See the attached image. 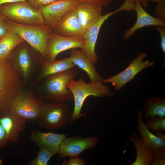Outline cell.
I'll use <instances>...</instances> for the list:
<instances>
[{
  "instance_id": "6da1fadb",
  "label": "cell",
  "mask_w": 165,
  "mask_h": 165,
  "mask_svg": "<svg viewBox=\"0 0 165 165\" xmlns=\"http://www.w3.org/2000/svg\"><path fill=\"white\" fill-rule=\"evenodd\" d=\"M67 88L72 92L74 100V108L70 123L76 121L81 117L86 116V113L81 112L83 104L86 99L89 96L98 98L111 97L115 94L110 90L108 86L102 82L86 83L83 78L78 80L73 79L67 85Z\"/></svg>"
},
{
  "instance_id": "7a4b0ae2",
  "label": "cell",
  "mask_w": 165,
  "mask_h": 165,
  "mask_svg": "<svg viewBox=\"0 0 165 165\" xmlns=\"http://www.w3.org/2000/svg\"><path fill=\"white\" fill-rule=\"evenodd\" d=\"M78 70L75 67L47 76L44 86V97L48 101L65 102L72 100L73 96L67 87L70 81L77 77Z\"/></svg>"
},
{
  "instance_id": "3957f363",
  "label": "cell",
  "mask_w": 165,
  "mask_h": 165,
  "mask_svg": "<svg viewBox=\"0 0 165 165\" xmlns=\"http://www.w3.org/2000/svg\"><path fill=\"white\" fill-rule=\"evenodd\" d=\"M8 59L0 60V116L9 109L13 99L19 91L18 73Z\"/></svg>"
},
{
  "instance_id": "277c9868",
  "label": "cell",
  "mask_w": 165,
  "mask_h": 165,
  "mask_svg": "<svg viewBox=\"0 0 165 165\" xmlns=\"http://www.w3.org/2000/svg\"><path fill=\"white\" fill-rule=\"evenodd\" d=\"M9 28L27 42L46 60V46L48 39L53 33V28L46 24L28 25L10 20L7 22Z\"/></svg>"
},
{
  "instance_id": "5b68a950",
  "label": "cell",
  "mask_w": 165,
  "mask_h": 165,
  "mask_svg": "<svg viewBox=\"0 0 165 165\" xmlns=\"http://www.w3.org/2000/svg\"><path fill=\"white\" fill-rule=\"evenodd\" d=\"M72 115V112L65 102H43L36 122L45 128L58 130L70 123Z\"/></svg>"
},
{
  "instance_id": "8992f818",
  "label": "cell",
  "mask_w": 165,
  "mask_h": 165,
  "mask_svg": "<svg viewBox=\"0 0 165 165\" xmlns=\"http://www.w3.org/2000/svg\"><path fill=\"white\" fill-rule=\"evenodd\" d=\"M0 12L7 19L21 24L34 25L45 24L41 13L28 1L4 4L0 6Z\"/></svg>"
},
{
  "instance_id": "52a82bcc",
  "label": "cell",
  "mask_w": 165,
  "mask_h": 165,
  "mask_svg": "<svg viewBox=\"0 0 165 165\" xmlns=\"http://www.w3.org/2000/svg\"><path fill=\"white\" fill-rule=\"evenodd\" d=\"M147 54L145 52L140 53L125 69L116 75L107 79H104L102 82L104 83H111L116 91L120 90L126 84L133 80L136 75L141 71L146 68L154 66V61H143Z\"/></svg>"
},
{
  "instance_id": "ba28073f",
  "label": "cell",
  "mask_w": 165,
  "mask_h": 165,
  "mask_svg": "<svg viewBox=\"0 0 165 165\" xmlns=\"http://www.w3.org/2000/svg\"><path fill=\"white\" fill-rule=\"evenodd\" d=\"M43 102L33 96L19 91L13 99L9 109L27 121L36 122Z\"/></svg>"
},
{
  "instance_id": "9c48e42d",
  "label": "cell",
  "mask_w": 165,
  "mask_h": 165,
  "mask_svg": "<svg viewBox=\"0 0 165 165\" xmlns=\"http://www.w3.org/2000/svg\"><path fill=\"white\" fill-rule=\"evenodd\" d=\"M98 139L94 136L66 137L61 144L58 154L61 158L78 156L85 151L95 148Z\"/></svg>"
},
{
  "instance_id": "30bf717a",
  "label": "cell",
  "mask_w": 165,
  "mask_h": 165,
  "mask_svg": "<svg viewBox=\"0 0 165 165\" xmlns=\"http://www.w3.org/2000/svg\"><path fill=\"white\" fill-rule=\"evenodd\" d=\"M84 43L83 37H70L59 35L54 33L48 38L46 46V61H55L61 52L70 49L80 48Z\"/></svg>"
},
{
  "instance_id": "8fae6325",
  "label": "cell",
  "mask_w": 165,
  "mask_h": 165,
  "mask_svg": "<svg viewBox=\"0 0 165 165\" xmlns=\"http://www.w3.org/2000/svg\"><path fill=\"white\" fill-rule=\"evenodd\" d=\"M76 0H57L39 9L45 23L53 28L68 12L76 8Z\"/></svg>"
},
{
  "instance_id": "7c38bea8",
  "label": "cell",
  "mask_w": 165,
  "mask_h": 165,
  "mask_svg": "<svg viewBox=\"0 0 165 165\" xmlns=\"http://www.w3.org/2000/svg\"><path fill=\"white\" fill-rule=\"evenodd\" d=\"M122 10L120 7L114 11L102 15L96 22L88 28L84 33L83 36L84 40V44L81 50L95 64L98 61V56L95 51V46L101 28L103 23L109 17L122 11Z\"/></svg>"
},
{
  "instance_id": "4fadbf2b",
  "label": "cell",
  "mask_w": 165,
  "mask_h": 165,
  "mask_svg": "<svg viewBox=\"0 0 165 165\" xmlns=\"http://www.w3.org/2000/svg\"><path fill=\"white\" fill-rule=\"evenodd\" d=\"M53 29L54 34L70 37H83L85 31L77 16L76 8L68 12Z\"/></svg>"
},
{
  "instance_id": "5bb4252c",
  "label": "cell",
  "mask_w": 165,
  "mask_h": 165,
  "mask_svg": "<svg viewBox=\"0 0 165 165\" xmlns=\"http://www.w3.org/2000/svg\"><path fill=\"white\" fill-rule=\"evenodd\" d=\"M27 120L18 115L10 111H6L0 116V123L6 132L7 141H17L20 133L25 129Z\"/></svg>"
},
{
  "instance_id": "9a60e30c",
  "label": "cell",
  "mask_w": 165,
  "mask_h": 165,
  "mask_svg": "<svg viewBox=\"0 0 165 165\" xmlns=\"http://www.w3.org/2000/svg\"><path fill=\"white\" fill-rule=\"evenodd\" d=\"M133 10L137 13V19L134 25L123 34L124 39L127 40L138 29L148 26H165V21L154 17L147 13L143 8L139 0H134Z\"/></svg>"
},
{
  "instance_id": "2e32d148",
  "label": "cell",
  "mask_w": 165,
  "mask_h": 165,
  "mask_svg": "<svg viewBox=\"0 0 165 165\" xmlns=\"http://www.w3.org/2000/svg\"><path fill=\"white\" fill-rule=\"evenodd\" d=\"M77 16L85 31L102 16V7L88 2H77L76 7Z\"/></svg>"
},
{
  "instance_id": "e0dca14e",
  "label": "cell",
  "mask_w": 165,
  "mask_h": 165,
  "mask_svg": "<svg viewBox=\"0 0 165 165\" xmlns=\"http://www.w3.org/2000/svg\"><path fill=\"white\" fill-rule=\"evenodd\" d=\"M69 57L76 66H78L87 74L90 82H102L104 78L97 72L95 64L81 49H72Z\"/></svg>"
},
{
  "instance_id": "ac0fdd59",
  "label": "cell",
  "mask_w": 165,
  "mask_h": 165,
  "mask_svg": "<svg viewBox=\"0 0 165 165\" xmlns=\"http://www.w3.org/2000/svg\"><path fill=\"white\" fill-rule=\"evenodd\" d=\"M129 140L136 148V156L134 161H130L128 165H151L154 150L149 148L140 137L134 133L130 135Z\"/></svg>"
},
{
  "instance_id": "d6986e66",
  "label": "cell",
  "mask_w": 165,
  "mask_h": 165,
  "mask_svg": "<svg viewBox=\"0 0 165 165\" xmlns=\"http://www.w3.org/2000/svg\"><path fill=\"white\" fill-rule=\"evenodd\" d=\"M67 135L68 134L43 132L35 130L31 132L30 138L39 147L59 148L61 144Z\"/></svg>"
},
{
  "instance_id": "ffe728a7",
  "label": "cell",
  "mask_w": 165,
  "mask_h": 165,
  "mask_svg": "<svg viewBox=\"0 0 165 165\" xmlns=\"http://www.w3.org/2000/svg\"><path fill=\"white\" fill-rule=\"evenodd\" d=\"M137 116L138 130L140 138L147 145L153 150L165 147V140L152 134L145 126L140 109L137 110Z\"/></svg>"
},
{
  "instance_id": "44dd1931",
  "label": "cell",
  "mask_w": 165,
  "mask_h": 165,
  "mask_svg": "<svg viewBox=\"0 0 165 165\" xmlns=\"http://www.w3.org/2000/svg\"><path fill=\"white\" fill-rule=\"evenodd\" d=\"M24 41L9 28L8 32L0 39V60L8 59L13 49Z\"/></svg>"
},
{
  "instance_id": "7402d4cb",
  "label": "cell",
  "mask_w": 165,
  "mask_h": 165,
  "mask_svg": "<svg viewBox=\"0 0 165 165\" xmlns=\"http://www.w3.org/2000/svg\"><path fill=\"white\" fill-rule=\"evenodd\" d=\"M76 66L69 57L52 62L45 61L44 62L42 72V76H47L70 69Z\"/></svg>"
},
{
  "instance_id": "603a6c76",
  "label": "cell",
  "mask_w": 165,
  "mask_h": 165,
  "mask_svg": "<svg viewBox=\"0 0 165 165\" xmlns=\"http://www.w3.org/2000/svg\"><path fill=\"white\" fill-rule=\"evenodd\" d=\"M143 109L146 118L157 116L165 117V99L155 97H151L146 100L144 104Z\"/></svg>"
},
{
  "instance_id": "cb8c5ba5",
  "label": "cell",
  "mask_w": 165,
  "mask_h": 165,
  "mask_svg": "<svg viewBox=\"0 0 165 165\" xmlns=\"http://www.w3.org/2000/svg\"><path fill=\"white\" fill-rule=\"evenodd\" d=\"M38 153L36 158L31 161L29 165H47L50 159L58 153L59 148L48 147H39Z\"/></svg>"
},
{
  "instance_id": "d4e9b609",
  "label": "cell",
  "mask_w": 165,
  "mask_h": 165,
  "mask_svg": "<svg viewBox=\"0 0 165 165\" xmlns=\"http://www.w3.org/2000/svg\"><path fill=\"white\" fill-rule=\"evenodd\" d=\"M17 61L23 76L25 78H27L30 69L31 60L28 51L26 47L22 48L19 51Z\"/></svg>"
},
{
  "instance_id": "484cf974",
  "label": "cell",
  "mask_w": 165,
  "mask_h": 165,
  "mask_svg": "<svg viewBox=\"0 0 165 165\" xmlns=\"http://www.w3.org/2000/svg\"><path fill=\"white\" fill-rule=\"evenodd\" d=\"M144 122L145 127L149 130L155 132H163L165 131V118L157 116L150 117Z\"/></svg>"
},
{
  "instance_id": "4316f807",
  "label": "cell",
  "mask_w": 165,
  "mask_h": 165,
  "mask_svg": "<svg viewBox=\"0 0 165 165\" xmlns=\"http://www.w3.org/2000/svg\"><path fill=\"white\" fill-rule=\"evenodd\" d=\"M165 165V147L154 150L151 165Z\"/></svg>"
},
{
  "instance_id": "83f0119b",
  "label": "cell",
  "mask_w": 165,
  "mask_h": 165,
  "mask_svg": "<svg viewBox=\"0 0 165 165\" xmlns=\"http://www.w3.org/2000/svg\"><path fill=\"white\" fill-rule=\"evenodd\" d=\"M157 3L154 9L153 13L156 17L165 21V1Z\"/></svg>"
},
{
  "instance_id": "f1b7e54d",
  "label": "cell",
  "mask_w": 165,
  "mask_h": 165,
  "mask_svg": "<svg viewBox=\"0 0 165 165\" xmlns=\"http://www.w3.org/2000/svg\"><path fill=\"white\" fill-rule=\"evenodd\" d=\"M7 18L0 12V37L5 35L9 30V26L5 21Z\"/></svg>"
},
{
  "instance_id": "f546056e",
  "label": "cell",
  "mask_w": 165,
  "mask_h": 165,
  "mask_svg": "<svg viewBox=\"0 0 165 165\" xmlns=\"http://www.w3.org/2000/svg\"><path fill=\"white\" fill-rule=\"evenodd\" d=\"M57 0H27L35 9L38 10L41 7L47 5Z\"/></svg>"
},
{
  "instance_id": "4dcf8cb0",
  "label": "cell",
  "mask_w": 165,
  "mask_h": 165,
  "mask_svg": "<svg viewBox=\"0 0 165 165\" xmlns=\"http://www.w3.org/2000/svg\"><path fill=\"white\" fill-rule=\"evenodd\" d=\"M155 28L160 33L161 37V46L163 53H165V27L163 26H156Z\"/></svg>"
},
{
  "instance_id": "1f68e13d",
  "label": "cell",
  "mask_w": 165,
  "mask_h": 165,
  "mask_svg": "<svg viewBox=\"0 0 165 165\" xmlns=\"http://www.w3.org/2000/svg\"><path fill=\"white\" fill-rule=\"evenodd\" d=\"M69 160L65 163L67 165H86L85 161L78 156L70 157Z\"/></svg>"
},
{
  "instance_id": "d6a6232c",
  "label": "cell",
  "mask_w": 165,
  "mask_h": 165,
  "mask_svg": "<svg viewBox=\"0 0 165 165\" xmlns=\"http://www.w3.org/2000/svg\"><path fill=\"white\" fill-rule=\"evenodd\" d=\"M77 2H91L103 7H107L112 0H76Z\"/></svg>"
},
{
  "instance_id": "836d02e7",
  "label": "cell",
  "mask_w": 165,
  "mask_h": 165,
  "mask_svg": "<svg viewBox=\"0 0 165 165\" xmlns=\"http://www.w3.org/2000/svg\"><path fill=\"white\" fill-rule=\"evenodd\" d=\"M6 131L0 123V144L6 143L8 141L6 138Z\"/></svg>"
},
{
  "instance_id": "e575fe53",
  "label": "cell",
  "mask_w": 165,
  "mask_h": 165,
  "mask_svg": "<svg viewBox=\"0 0 165 165\" xmlns=\"http://www.w3.org/2000/svg\"><path fill=\"white\" fill-rule=\"evenodd\" d=\"M143 7H147L148 5V1H150L157 3L165 1V0H139Z\"/></svg>"
},
{
  "instance_id": "d590c367",
  "label": "cell",
  "mask_w": 165,
  "mask_h": 165,
  "mask_svg": "<svg viewBox=\"0 0 165 165\" xmlns=\"http://www.w3.org/2000/svg\"><path fill=\"white\" fill-rule=\"evenodd\" d=\"M26 1H27V0H0V6L6 3Z\"/></svg>"
},
{
  "instance_id": "8d00e7d4",
  "label": "cell",
  "mask_w": 165,
  "mask_h": 165,
  "mask_svg": "<svg viewBox=\"0 0 165 165\" xmlns=\"http://www.w3.org/2000/svg\"><path fill=\"white\" fill-rule=\"evenodd\" d=\"M155 135L157 136L162 139L165 140V135L162 134V132H155Z\"/></svg>"
},
{
  "instance_id": "74e56055",
  "label": "cell",
  "mask_w": 165,
  "mask_h": 165,
  "mask_svg": "<svg viewBox=\"0 0 165 165\" xmlns=\"http://www.w3.org/2000/svg\"><path fill=\"white\" fill-rule=\"evenodd\" d=\"M2 162L3 161L2 160L1 158H0V165H1L2 164Z\"/></svg>"
},
{
  "instance_id": "f35d334b",
  "label": "cell",
  "mask_w": 165,
  "mask_h": 165,
  "mask_svg": "<svg viewBox=\"0 0 165 165\" xmlns=\"http://www.w3.org/2000/svg\"><path fill=\"white\" fill-rule=\"evenodd\" d=\"M1 37H0V39H1Z\"/></svg>"
}]
</instances>
